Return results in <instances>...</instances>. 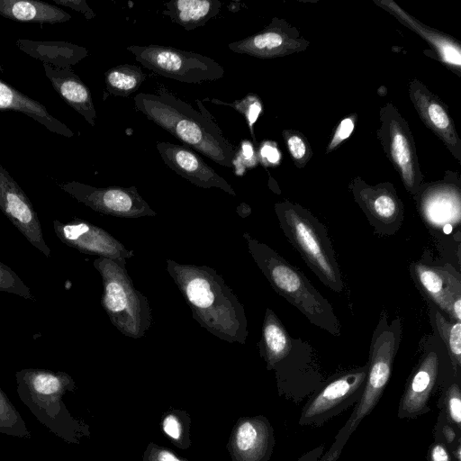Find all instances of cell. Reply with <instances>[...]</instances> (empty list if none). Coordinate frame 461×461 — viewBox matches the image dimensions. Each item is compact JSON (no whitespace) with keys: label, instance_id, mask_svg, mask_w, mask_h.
I'll return each mask as SVG.
<instances>
[{"label":"cell","instance_id":"cell-1","mask_svg":"<svg viewBox=\"0 0 461 461\" xmlns=\"http://www.w3.org/2000/svg\"><path fill=\"white\" fill-rule=\"evenodd\" d=\"M167 269L203 328L228 342L245 343L249 332L244 308L213 268L167 259Z\"/></svg>","mask_w":461,"mask_h":461},{"label":"cell","instance_id":"cell-2","mask_svg":"<svg viewBox=\"0 0 461 461\" xmlns=\"http://www.w3.org/2000/svg\"><path fill=\"white\" fill-rule=\"evenodd\" d=\"M135 107L148 119L215 163L232 167L234 146L200 100V113L164 88L156 94L140 93L133 98Z\"/></svg>","mask_w":461,"mask_h":461},{"label":"cell","instance_id":"cell-3","mask_svg":"<svg viewBox=\"0 0 461 461\" xmlns=\"http://www.w3.org/2000/svg\"><path fill=\"white\" fill-rule=\"evenodd\" d=\"M17 393L35 418L61 439L78 444L89 428L74 418L63 401L76 389L74 379L62 371L26 368L15 373Z\"/></svg>","mask_w":461,"mask_h":461},{"label":"cell","instance_id":"cell-4","mask_svg":"<svg viewBox=\"0 0 461 461\" xmlns=\"http://www.w3.org/2000/svg\"><path fill=\"white\" fill-rule=\"evenodd\" d=\"M256 264L280 295L298 308L313 324L339 335V324L330 304L307 278L264 243L244 233Z\"/></svg>","mask_w":461,"mask_h":461},{"label":"cell","instance_id":"cell-5","mask_svg":"<svg viewBox=\"0 0 461 461\" xmlns=\"http://www.w3.org/2000/svg\"><path fill=\"white\" fill-rule=\"evenodd\" d=\"M125 265L106 258L94 260L103 281L102 305L111 322L123 335L138 339L149 329L150 308L148 299L133 285Z\"/></svg>","mask_w":461,"mask_h":461},{"label":"cell","instance_id":"cell-6","mask_svg":"<svg viewBox=\"0 0 461 461\" xmlns=\"http://www.w3.org/2000/svg\"><path fill=\"white\" fill-rule=\"evenodd\" d=\"M276 212L288 240L324 285L335 292L343 287L332 246L322 226L309 212L290 203H278Z\"/></svg>","mask_w":461,"mask_h":461},{"label":"cell","instance_id":"cell-7","mask_svg":"<svg viewBox=\"0 0 461 461\" xmlns=\"http://www.w3.org/2000/svg\"><path fill=\"white\" fill-rule=\"evenodd\" d=\"M399 334L394 329H384L375 337L373 343L372 354L365 387L361 393L358 404L355 408L349 420L339 432L335 442L321 461H335L348 437L355 430L359 422L375 406L390 378L393 360L396 353Z\"/></svg>","mask_w":461,"mask_h":461},{"label":"cell","instance_id":"cell-8","mask_svg":"<svg viewBox=\"0 0 461 461\" xmlns=\"http://www.w3.org/2000/svg\"><path fill=\"white\" fill-rule=\"evenodd\" d=\"M127 50L146 68L180 82L202 83L224 76L218 62L198 53L156 44L131 45Z\"/></svg>","mask_w":461,"mask_h":461},{"label":"cell","instance_id":"cell-9","mask_svg":"<svg viewBox=\"0 0 461 461\" xmlns=\"http://www.w3.org/2000/svg\"><path fill=\"white\" fill-rule=\"evenodd\" d=\"M60 187L78 202L100 213L123 218L157 214L135 186L95 187L73 181Z\"/></svg>","mask_w":461,"mask_h":461},{"label":"cell","instance_id":"cell-10","mask_svg":"<svg viewBox=\"0 0 461 461\" xmlns=\"http://www.w3.org/2000/svg\"><path fill=\"white\" fill-rule=\"evenodd\" d=\"M366 368L343 375L326 384L305 405L300 424L320 426L359 401L365 387Z\"/></svg>","mask_w":461,"mask_h":461},{"label":"cell","instance_id":"cell-11","mask_svg":"<svg viewBox=\"0 0 461 461\" xmlns=\"http://www.w3.org/2000/svg\"><path fill=\"white\" fill-rule=\"evenodd\" d=\"M0 210L26 240L46 258L50 249L46 244L37 212L22 188L0 165Z\"/></svg>","mask_w":461,"mask_h":461},{"label":"cell","instance_id":"cell-12","mask_svg":"<svg viewBox=\"0 0 461 461\" xmlns=\"http://www.w3.org/2000/svg\"><path fill=\"white\" fill-rule=\"evenodd\" d=\"M53 228L63 243L83 253L124 262L133 255L111 234L87 221L75 220L63 223L55 220Z\"/></svg>","mask_w":461,"mask_h":461},{"label":"cell","instance_id":"cell-13","mask_svg":"<svg viewBox=\"0 0 461 461\" xmlns=\"http://www.w3.org/2000/svg\"><path fill=\"white\" fill-rule=\"evenodd\" d=\"M274 444L273 428L267 418L242 417L231 430L227 449L232 461H268Z\"/></svg>","mask_w":461,"mask_h":461},{"label":"cell","instance_id":"cell-14","mask_svg":"<svg viewBox=\"0 0 461 461\" xmlns=\"http://www.w3.org/2000/svg\"><path fill=\"white\" fill-rule=\"evenodd\" d=\"M156 148L165 164L177 175L203 188H220L236 195L233 187L188 146L158 141Z\"/></svg>","mask_w":461,"mask_h":461},{"label":"cell","instance_id":"cell-15","mask_svg":"<svg viewBox=\"0 0 461 461\" xmlns=\"http://www.w3.org/2000/svg\"><path fill=\"white\" fill-rule=\"evenodd\" d=\"M438 357L429 352L413 373L400 402L399 416L414 418L427 411V403L436 383Z\"/></svg>","mask_w":461,"mask_h":461},{"label":"cell","instance_id":"cell-16","mask_svg":"<svg viewBox=\"0 0 461 461\" xmlns=\"http://www.w3.org/2000/svg\"><path fill=\"white\" fill-rule=\"evenodd\" d=\"M45 74L61 98L79 113L91 125H95L96 112L91 92L70 69L54 68L44 64Z\"/></svg>","mask_w":461,"mask_h":461},{"label":"cell","instance_id":"cell-17","mask_svg":"<svg viewBox=\"0 0 461 461\" xmlns=\"http://www.w3.org/2000/svg\"><path fill=\"white\" fill-rule=\"evenodd\" d=\"M292 39L276 20L260 32L231 42L228 48L235 53L247 54L260 59L283 56L291 50Z\"/></svg>","mask_w":461,"mask_h":461},{"label":"cell","instance_id":"cell-18","mask_svg":"<svg viewBox=\"0 0 461 461\" xmlns=\"http://www.w3.org/2000/svg\"><path fill=\"white\" fill-rule=\"evenodd\" d=\"M0 110L15 111L32 117L47 130L70 138L73 131L60 121L54 118L46 107L0 79Z\"/></svg>","mask_w":461,"mask_h":461},{"label":"cell","instance_id":"cell-19","mask_svg":"<svg viewBox=\"0 0 461 461\" xmlns=\"http://www.w3.org/2000/svg\"><path fill=\"white\" fill-rule=\"evenodd\" d=\"M417 279L427 294L444 311L452 315V307L461 299L460 281L447 270L418 264L414 268Z\"/></svg>","mask_w":461,"mask_h":461},{"label":"cell","instance_id":"cell-20","mask_svg":"<svg viewBox=\"0 0 461 461\" xmlns=\"http://www.w3.org/2000/svg\"><path fill=\"white\" fill-rule=\"evenodd\" d=\"M411 97L425 122L448 145L451 150L456 151L459 158V140L446 110L438 101L420 86L411 87Z\"/></svg>","mask_w":461,"mask_h":461},{"label":"cell","instance_id":"cell-21","mask_svg":"<svg viewBox=\"0 0 461 461\" xmlns=\"http://www.w3.org/2000/svg\"><path fill=\"white\" fill-rule=\"evenodd\" d=\"M0 14L5 18L29 23H65L71 15L61 8L34 0H0Z\"/></svg>","mask_w":461,"mask_h":461},{"label":"cell","instance_id":"cell-22","mask_svg":"<svg viewBox=\"0 0 461 461\" xmlns=\"http://www.w3.org/2000/svg\"><path fill=\"white\" fill-rule=\"evenodd\" d=\"M164 5L162 13L187 31L203 26L221 8L219 0H171Z\"/></svg>","mask_w":461,"mask_h":461},{"label":"cell","instance_id":"cell-23","mask_svg":"<svg viewBox=\"0 0 461 461\" xmlns=\"http://www.w3.org/2000/svg\"><path fill=\"white\" fill-rule=\"evenodd\" d=\"M388 132L390 156L400 170L405 185L413 191L418 185V171L411 138L395 120L390 122Z\"/></svg>","mask_w":461,"mask_h":461},{"label":"cell","instance_id":"cell-24","mask_svg":"<svg viewBox=\"0 0 461 461\" xmlns=\"http://www.w3.org/2000/svg\"><path fill=\"white\" fill-rule=\"evenodd\" d=\"M262 349L269 369L283 360L291 349L290 339L276 314L267 310L262 328Z\"/></svg>","mask_w":461,"mask_h":461},{"label":"cell","instance_id":"cell-25","mask_svg":"<svg viewBox=\"0 0 461 461\" xmlns=\"http://www.w3.org/2000/svg\"><path fill=\"white\" fill-rule=\"evenodd\" d=\"M381 5H383L384 8L386 7L390 9L395 15L397 14L402 23L408 24L410 27L422 35L428 41L433 44L445 62L456 67L460 66V48L453 41L444 35H441L438 32H434L433 30H429V28L421 25L419 22L410 17L406 13L400 9V7L393 2L383 1L381 2Z\"/></svg>","mask_w":461,"mask_h":461},{"label":"cell","instance_id":"cell-26","mask_svg":"<svg viewBox=\"0 0 461 461\" xmlns=\"http://www.w3.org/2000/svg\"><path fill=\"white\" fill-rule=\"evenodd\" d=\"M147 75L140 67L122 64L108 69L104 76L106 90L113 95L126 97L136 92Z\"/></svg>","mask_w":461,"mask_h":461},{"label":"cell","instance_id":"cell-27","mask_svg":"<svg viewBox=\"0 0 461 461\" xmlns=\"http://www.w3.org/2000/svg\"><path fill=\"white\" fill-rule=\"evenodd\" d=\"M362 202L366 203L367 212L374 220L384 227L396 228L400 225L397 221H402V210L396 198L385 191H372L367 194V197H362Z\"/></svg>","mask_w":461,"mask_h":461},{"label":"cell","instance_id":"cell-28","mask_svg":"<svg viewBox=\"0 0 461 461\" xmlns=\"http://www.w3.org/2000/svg\"><path fill=\"white\" fill-rule=\"evenodd\" d=\"M160 428L163 433L178 448L186 449L191 447V418L185 411H167L161 417Z\"/></svg>","mask_w":461,"mask_h":461},{"label":"cell","instance_id":"cell-29","mask_svg":"<svg viewBox=\"0 0 461 461\" xmlns=\"http://www.w3.org/2000/svg\"><path fill=\"white\" fill-rule=\"evenodd\" d=\"M0 433L30 438L31 432L23 419L0 387Z\"/></svg>","mask_w":461,"mask_h":461},{"label":"cell","instance_id":"cell-30","mask_svg":"<svg viewBox=\"0 0 461 461\" xmlns=\"http://www.w3.org/2000/svg\"><path fill=\"white\" fill-rule=\"evenodd\" d=\"M436 323L438 331L447 346L448 351L453 361L460 366L461 365V323H450L445 318L437 312Z\"/></svg>","mask_w":461,"mask_h":461},{"label":"cell","instance_id":"cell-31","mask_svg":"<svg viewBox=\"0 0 461 461\" xmlns=\"http://www.w3.org/2000/svg\"><path fill=\"white\" fill-rule=\"evenodd\" d=\"M211 103L230 106L231 108L241 113L249 127L250 133L254 138L253 126L262 112V104L260 99L253 94L246 95L241 100H235L230 103L223 102L215 98L210 99Z\"/></svg>","mask_w":461,"mask_h":461},{"label":"cell","instance_id":"cell-32","mask_svg":"<svg viewBox=\"0 0 461 461\" xmlns=\"http://www.w3.org/2000/svg\"><path fill=\"white\" fill-rule=\"evenodd\" d=\"M0 292L10 293L27 300H34L30 288L9 267L0 262Z\"/></svg>","mask_w":461,"mask_h":461},{"label":"cell","instance_id":"cell-33","mask_svg":"<svg viewBox=\"0 0 461 461\" xmlns=\"http://www.w3.org/2000/svg\"><path fill=\"white\" fill-rule=\"evenodd\" d=\"M257 157L252 144L244 140L240 143V149L236 151L232 159V167L237 175H242L248 167L256 165Z\"/></svg>","mask_w":461,"mask_h":461},{"label":"cell","instance_id":"cell-34","mask_svg":"<svg viewBox=\"0 0 461 461\" xmlns=\"http://www.w3.org/2000/svg\"><path fill=\"white\" fill-rule=\"evenodd\" d=\"M142 461H188V459L177 456L167 447L150 442L143 453Z\"/></svg>","mask_w":461,"mask_h":461},{"label":"cell","instance_id":"cell-35","mask_svg":"<svg viewBox=\"0 0 461 461\" xmlns=\"http://www.w3.org/2000/svg\"><path fill=\"white\" fill-rule=\"evenodd\" d=\"M446 405L451 420L460 428L461 424V398L457 384H452L447 393Z\"/></svg>","mask_w":461,"mask_h":461},{"label":"cell","instance_id":"cell-36","mask_svg":"<svg viewBox=\"0 0 461 461\" xmlns=\"http://www.w3.org/2000/svg\"><path fill=\"white\" fill-rule=\"evenodd\" d=\"M286 143L288 149L292 155V157L296 160H302L307 152L306 145L303 140L296 135H289L286 138Z\"/></svg>","mask_w":461,"mask_h":461},{"label":"cell","instance_id":"cell-37","mask_svg":"<svg viewBox=\"0 0 461 461\" xmlns=\"http://www.w3.org/2000/svg\"><path fill=\"white\" fill-rule=\"evenodd\" d=\"M354 129V122L350 118L344 119L339 125L330 142V149H333L345 139L348 138Z\"/></svg>","mask_w":461,"mask_h":461},{"label":"cell","instance_id":"cell-38","mask_svg":"<svg viewBox=\"0 0 461 461\" xmlns=\"http://www.w3.org/2000/svg\"><path fill=\"white\" fill-rule=\"evenodd\" d=\"M54 2L60 5H65L80 12L87 19H91L95 16V13L84 0H54Z\"/></svg>","mask_w":461,"mask_h":461},{"label":"cell","instance_id":"cell-39","mask_svg":"<svg viewBox=\"0 0 461 461\" xmlns=\"http://www.w3.org/2000/svg\"><path fill=\"white\" fill-rule=\"evenodd\" d=\"M260 157L267 164L275 165L280 159V154L275 145L264 143L260 149Z\"/></svg>","mask_w":461,"mask_h":461},{"label":"cell","instance_id":"cell-40","mask_svg":"<svg viewBox=\"0 0 461 461\" xmlns=\"http://www.w3.org/2000/svg\"><path fill=\"white\" fill-rule=\"evenodd\" d=\"M429 457L430 461H451L448 450L440 442H437L431 446Z\"/></svg>","mask_w":461,"mask_h":461},{"label":"cell","instance_id":"cell-41","mask_svg":"<svg viewBox=\"0 0 461 461\" xmlns=\"http://www.w3.org/2000/svg\"><path fill=\"white\" fill-rule=\"evenodd\" d=\"M442 434L448 444L453 443L456 439V433L454 429L448 425L443 427Z\"/></svg>","mask_w":461,"mask_h":461},{"label":"cell","instance_id":"cell-42","mask_svg":"<svg viewBox=\"0 0 461 461\" xmlns=\"http://www.w3.org/2000/svg\"><path fill=\"white\" fill-rule=\"evenodd\" d=\"M452 316L456 320V321H461V299H457L452 307Z\"/></svg>","mask_w":461,"mask_h":461},{"label":"cell","instance_id":"cell-43","mask_svg":"<svg viewBox=\"0 0 461 461\" xmlns=\"http://www.w3.org/2000/svg\"><path fill=\"white\" fill-rule=\"evenodd\" d=\"M460 445L458 444L456 449L454 451V456H456L457 461H461V449Z\"/></svg>","mask_w":461,"mask_h":461},{"label":"cell","instance_id":"cell-44","mask_svg":"<svg viewBox=\"0 0 461 461\" xmlns=\"http://www.w3.org/2000/svg\"><path fill=\"white\" fill-rule=\"evenodd\" d=\"M300 461H309V460L308 459L307 460H303V458H302Z\"/></svg>","mask_w":461,"mask_h":461}]
</instances>
